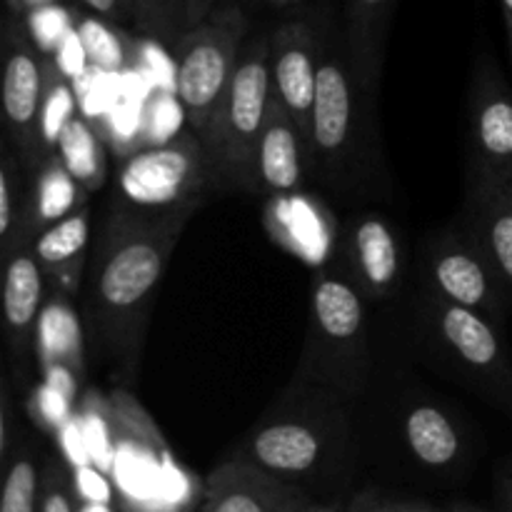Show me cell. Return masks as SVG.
<instances>
[{
  "label": "cell",
  "mask_w": 512,
  "mask_h": 512,
  "mask_svg": "<svg viewBox=\"0 0 512 512\" xmlns=\"http://www.w3.org/2000/svg\"><path fill=\"white\" fill-rule=\"evenodd\" d=\"M198 210L168 218H133L108 208L103 233L85 268L83 323L98 358L135 373L150 305Z\"/></svg>",
  "instance_id": "cell-1"
},
{
  "label": "cell",
  "mask_w": 512,
  "mask_h": 512,
  "mask_svg": "<svg viewBox=\"0 0 512 512\" xmlns=\"http://www.w3.org/2000/svg\"><path fill=\"white\" fill-rule=\"evenodd\" d=\"M353 405L330 390L290 380L288 390L260 415L230 455L300 485V480L315 478L348 455Z\"/></svg>",
  "instance_id": "cell-2"
},
{
  "label": "cell",
  "mask_w": 512,
  "mask_h": 512,
  "mask_svg": "<svg viewBox=\"0 0 512 512\" xmlns=\"http://www.w3.org/2000/svg\"><path fill=\"white\" fill-rule=\"evenodd\" d=\"M410 323L420 355L435 370L512 415V355L500 320L450 303L420 280Z\"/></svg>",
  "instance_id": "cell-3"
},
{
  "label": "cell",
  "mask_w": 512,
  "mask_h": 512,
  "mask_svg": "<svg viewBox=\"0 0 512 512\" xmlns=\"http://www.w3.org/2000/svg\"><path fill=\"white\" fill-rule=\"evenodd\" d=\"M368 335L365 298L353 280L338 270H318L310 285L308 330L293 380L358 403L373 383Z\"/></svg>",
  "instance_id": "cell-4"
},
{
  "label": "cell",
  "mask_w": 512,
  "mask_h": 512,
  "mask_svg": "<svg viewBox=\"0 0 512 512\" xmlns=\"http://www.w3.org/2000/svg\"><path fill=\"white\" fill-rule=\"evenodd\" d=\"M273 103V73H270V35L250 40L235 68L233 83L215 118L210 138L205 140L213 185L258 195L255 158Z\"/></svg>",
  "instance_id": "cell-5"
},
{
  "label": "cell",
  "mask_w": 512,
  "mask_h": 512,
  "mask_svg": "<svg viewBox=\"0 0 512 512\" xmlns=\"http://www.w3.org/2000/svg\"><path fill=\"white\" fill-rule=\"evenodd\" d=\"M373 90L360 80L345 43L325 48L310 123V173L330 188L358 180L365 140V100Z\"/></svg>",
  "instance_id": "cell-6"
},
{
  "label": "cell",
  "mask_w": 512,
  "mask_h": 512,
  "mask_svg": "<svg viewBox=\"0 0 512 512\" xmlns=\"http://www.w3.org/2000/svg\"><path fill=\"white\" fill-rule=\"evenodd\" d=\"M213 185L208 150L188 130L155 148L138 150L118 165L110 208L133 218H168L198 210Z\"/></svg>",
  "instance_id": "cell-7"
},
{
  "label": "cell",
  "mask_w": 512,
  "mask_h": 512,
  "mask_svg": "<svg viewBox=\"0 0 512 512\" xmlns=\"http://www.w3.org/2000/svg\"><path fill=\"white\" fill-rule=\"evenodd\" d=\"M245 18L238 8L213 10L175 38V93L188 128L210 138L243 53Z\"/></svg>",
  "instance_id": "cell-8"
},
{
  "label": "cell",
  "mask_w": 512,
  "mask_h": 512,
  "mask_svg": "<svg viewBox=\"0 0 512 512\" xmlns=\"http://www.w3.org/2000/svg\"><path fill=\"white\" fill-rule=\"evenodd\" d=\"M3 123L8 145L30 175L50 150L43 138V105L50 63L30 43L20 18H10L3 35Z\"/></svg>",
  "instance_id": "cell-9"
},
{
  "label": "cell",
  "mask_w": 512,
  "mask_h": 512,
  "mask_svg": "<svg viewBox=\"0 0 512 512\" xmlns=\"http://www.w3.org/2000/svg\"><path fill=\"white\" fill-rule=\"evenodd\" d=\"M388 425L398 450H403L420 470L450 473L463 468L470 458L473 438L468 420L440 395L423 390L393 395Z\"/></svg>",
  "instance_id": "cell-10"
},
{
  "label": "cell",
  "mask_w": 512,
  "mask_h": 512,
  "mask_svg": "<svg viewBox=\"0 0 512 512\" xmlns=\"http://www.w3.org/2000/svg\"><path fill=\"white\" fill-rule=\"evenodd\" d=\"M420 258H423L420 280L440 298L503 320L512 290L500 280L485 255L465 238L463 230L445 228L428 235Z\"/></svg>",
  "instance_id": "cell-11"
},
{
  "label": "cell",
  "mask_w": 512,
  "mask_h": 512,
  "mask_svg": "<svg viewBox=\"0 0 512 512\" xmlns=\"http://www.w3.org/2000/svg\"><path fill=\"white\" fill-rule=\"evenodd\" d=\"M512 175V90L493 63L475 70L468 118V180L500 185Z\"/></svg>",
  "instance_id": "cell-12"
},
{
  "label": "cell",
  "mask_w": 512,
  "mask_h": 512,
  "mask_svg": "<svg viewBox=\"0 0 512 512\" xmlns=\"http://www.w3.org/2000/svg\"><path fill=\"white\" fill-rule=\"evenodd\" d=\"M263 228L280 250L315 270H328L340 255L343 228L328 203L308 190L270 195L263 208Z\"/></svg>",
  "instance_id": "cell-13"
},
{
  "label": "cell",
  "mask_w": 512,
  "mask_h": 512,
  "mask_svg": "<svg viewBox=\"0 0 512 512\" xmlns=\"http://www.w3.org/2000/svg\"><path fill=\"white\" fill-rule=\"evenodd\" d=\"M343 273L353 280L365 303H388L403 283V248L390 220L380 213H358L340 238Z\"/></svg>",
  "instance_id": "cell-14"
},
{
  "label": "cell",
  "mask_w": 512,
  "mask_h": 512,
  "mask_svg": "<svg viewBox=\"0 0 512 512\" xmlns=\"http://www.w3.org/2000/svg\"><path fill=\"white\" fill-rule=\"evenodd\" d=\"M323 43L315 28L305 20H290L270 33V73L273 90L293 118L310 148L315 90L323 63Z\"/></svg>",
  "instance_id": "cell-15"
},
{
  "label": "cell",
  "mask_w": 512,
  "mask_h": 512,
  "mask_svg": "<svg viewBox=\"0 0 512 512\" xmlns=\"http://www.w3.org/2000/svg\"><path fill=\"white\" fill-rule=\"evenodd\" d=\"M308 505L300 485L228 455L205 478L200 512H303Z\"/></svg>",
  "instance_id": "cell-16"
},
{
  "label": "cell",
  "mask_w": 512,
  "mask_h": 512,
  "mask_svg": "<svg viewBox=\"0 0 512 512\" xmlns=\"http://www.w3.org/2000/svg\"><path fill=\"white\" fill-rule=\"evenodd\" d=\"M48 275L30 248L15 250L5 258L3 280V318L8 335V353L15 373H25L30 353L35 348V328L40 310L50 295Z\"/></svg>",
  "instance_id": "cell-17"
},
{
  "label": "cell",
  "mask_w": 512,
  "mask_h": 512,
  "mask_svg": "<svg viewBox=\"0 0 512 512\" xmlns=\"http://www.w3.org/2000/svg\"><path fill=\"white\" fill-rule=\"evenodd\" d=\"M85 333L83 315L73 305V298L58 290H50L38 328H35V360L45 378L65 380L70 388H78L85 375Z\"/></svg>",
  "instance_id": "cell-18"
},
{
  "label": "cell",
  "mask_w": 512,
  "mask_h": 512,
  "mask_svg": "<svg viewBox=\"0 0 512 512\" xmlns=\"http://www.w3.org/2000/svg\"><path fill=\"white\" fill-rule=\"evenodd\" d=\"M310 148L308 140L298 130L283 103L273 90L268 123L255 158V183L258 195H288L303 190L310 178Z\"/></svg>",
  "instance_id": "cell-19"
},
{
  "label": "cell",
  "mask_w": 512,
  "mask_h": 512,
  "mask_svg": "<svg viewBox=\"0 0 512 512\" xmlns=\"http://www.w3.org/2000/svg\"><path fill=\"white\" fill-rule=\"evenodd\" d=\"M460 230L512 290V210L500 193V185L468 180Z\"/></svg>",
  "instance_id": "cell-20"
},
{
  "label": "cell",
  "mask_w": 512,
  "mask_h": 512,
  "mask_svg": "<svg viewBox=\"0 0 512 512\" xmlns=\"http://www.w3.org/2000/svg\"><path fill=\"white\" fill-rule=\"evenodd\" d=\"M30 250L43 265L50 290L75 298L85 280L90 258V203L43 230Z\"/></svg>",
  "instance_id": "cell-21"
},
{
  "label": "cell",
  "mask_w": 512,
  "mask_h": 512,
  "mask_svg": "<svg viewBox=\"0 0 512 512\" xmlns=\"http://www.w3.org/2000/svg\"><path fill=\"white\" fill-rule=\"evenodd\" d=\"M88 198L90 195L68 173V168L60 163L58 155L50 153L43 160V165L33 173V180H30V198L23 230H20V248H30L43 230H48L50 225L60 223L70 213L83 208Z\"/></svg>",
  "instance_id": "cell-22"
},
{
  "label": "cell",
  "mask_w": 512,
  "mask_h": 512,
  "mask_svg": "<svg viewBox=\"0 0 512 512\" xmlns=\"http://www.w3.org/2000/svg\"><path fill=\"white\" fill-rule=\"evenodd\" d=\"M395 0H345V48L370 90H378Z\"/></svg>",
  "instance_id": "cell-23"
},
{
  "label": "cell",
  "mask_w": 512,
  "mask_h": 512,
  "mask_svg": "<svg viewBox=\"0 0 512 512\" xmlns=\"http://www.w3.org/2000/svg\"><path fill=\"white\" fill-rule=\"evenodd\" d=\"M53 153L88 195L98 193L108 180V150L103 135L80 113L65 123Z\"/></svg>",
  "instance_id": "cell-24"
},
{
  "label": "cell",
  "mask_w": 512,
  "mask_h": 512,
  "mask_svg": "<svg viewBox=\"0 0 512 512\" xmlns=\"http://www.w3.org/2000/svg\"><path fill=\"white\" fill-rule=\"evenodd\" d=\"M25 165L10 145H5L0 160V255L8 258L20 248L25 210H28L30 185L23 175Z\"/></svg>",
  "instance_id": "cell-25"
},
{
  "label": "cell",
  "mask_w": 512,
  "mask_h": 512,
  "mask_svg": "<svg viewBox=\"0 0 512 512\" xmlns=\"http://www.w3.org/2000/svg\"><path fill=\"white\" fill-rule=\"evenodd\" d=\"M40 490H43V473H40L38 455L33 448L13 450L5 463V483L0 512H40Z\"/></svg>",
  "instance_id": "cell-26"
},
{
  "label": "cell",
  "mask_w": 512,
  "mask_h": 512,
  "mask_svg": "<svg viewBox=\"0 0 512 512\" xmlns=\"http://www.w3.org/2000/svg\"><path fill=\"white\" fill-rule=\"evenodd\" d=\"M75 35H78L80 50H83V58L88 60L90 65L100 70H108V73H115V70H123L128 65V43L115 33L113 28L103 25L100 20L83 18L75 25Z\"/></svg>",
  "instance_id": "cell-27"
},
{
  "label": "cell",
  "mask_w": 512,
  "mask_h": 512,
  "mask_svg": "<svg viewBox=\"0 0 512 512\" xmlns=\"http://www.w3.org/2000/svg\"><path fill=\"white\" fill-rule=\"evenodd\" d=\"M135 25L150 38H178L188 28V0H130Z\"/></svg>",
  "instance_id": "cell-28"
},
{
  "label": "cell",
  "mask_w": 512,
  "mask_h": 512,
  "mask_svg": "<svg viewBox=\"0 0 512 512\" xmlns=\"http://www.w3.org/2000/svg\"><path fill=\"white\" fill-rule=\"evenodd\" d=\"M75 113H78V110H75L73 88H70L68 80L63 78V73H58V68L50 63L48 93H45L43 105V138L50 153L55 150V143H58L65 123H68Z\"/></svg>",
  "instance_id": "cell-29"
},
{
  "label": "cell",
  "mask_w": 512,
  "mask_h": 512,
  "mask_svg": "<svg viewBox=\"0 0 512 512\" xmlns=\"http://www.w3.org/2000/svg\"><path fill=\"white\" fill-rule=\"evenodd\" d=\"M40 512H75L73 495H70L68 478L63 465L50 460L43 473V490H40Z\"/></svg>",
  "instance_id": "cell-30"
},
{
  "label": "cell",
  "mask_w": 512,
  "mask_h": 512,
  "mask_svg": "<svg viewBox=\"0 0 512 512\" xmlns=\"http://www.w3.org/2000/svg\"><path fill=\"white\" fill-rule=\"evenodd\" d=\"M348 512H440L423 503H408V500L388 498L378 490H365L350 500Z\"/></svg>",
  "instance_id": "cell-31"
},
{
  "label": "cell",
  "mask_w": 512,
  "mask_h": 512,
  "mask_svg": "<svg viewBox=\"0 0 512 512\" xmlns=\"http://www.w3.org/2000/svg\"><path fill=\"white\" fill-rule=\"evenodd\" d=\"M13 420H15V403H13V388H10V378L5 375L3 385H0V460L3 465L8 463L13 455Z\"/></svg>",
  "instance_id": "cell-32"
},
{
  "label": "cell",
  "mask_w": 512,
  "mask_h": 512,
  "mask_svg": "<svg viewBox=\"0 0 512 512\" xmlns=\"http://www.w3.org/2000/svg\"><path fill=\"white\" fill-rule=\"evenodd\" d=\"M90 13L100 15V18L110 20V23H128L135 20L133 3L130 0H80Z\"/></svg>",
  "instance_id": "cell-33"
},
{
  "label": "cell",
  "mask_w": 512,
  "mask_h": 512,
  "mask_svg": "<svg viewBox=\"0 0 512 512\" xmlns=\"http://www.w3.org/2000/svg\"><path fill=\"white\" fill-rule=\"evenodd\" d=\"M5 5H8L13 18L23 20V18H30V15L40 13V10L53 8V5H58V0H5Z\"/></svg>",
  "instance_id": "cell-34"
},
{
  "label": "cell",
  "mask_w": 512,
  "mask_h": 512,
  "mask_svg": "<svg viewBox=\"0 0 512 512\" xmlns=\"http://www.w3.org/2000/svg\"><path fill=\"white\" fill-rule=\"evenodd\" d=\"M213 5L215 0H188V28L208 18L213 13Z\"/></svg>",
  "instance_id": "cell-35"
},
{
  "label": "cell",
  "mask_w": 512,
  "mask_h": 512,
  "mask_svg": "<svg viewBox=\"0 0 512 512\" xmlns=\"http://www.w3.org/2000/svg\"><path fill=\"white\" fill-rule=\"evenodd\" d=\"M503 5V18H505V30H508V40L512 48V0H500Z\"/></svg>",
  "instance_id": "cell-36"
},
{
  "label": "cell",
  "mask_w": 512,
  "mask_h": 512,
  "mask_svg": "<svg viewBox=\"0 0 512 512\" xmlns=\"http://www.w3.org/2000/svg\"><path fill=\"white\" fill-rule=\"evenodd\" d=\"M503 500H505V508H508V512H512V473L505 475L503 480Z\"/></svg>",
  "instance_id": "cell-37"
},
{
  "label": "cell",
  "mask_w": 512,
  "mask_h": 512,
  "mask_svg": "<svg viewBox=\"0 0 512 512\" xmlns=\"http://www.w3.org/2000/svg\"><path fill=\"white\" fill-rule=\"evenodd\" d=\"M500 193H503L505 203H508V208L512 210V175L508 180H503V183H500Z\"/></svg>",
  "instance_id": "cell-38"
},
{
  "label": "cell",
  "mask_w": 512,
  "mask_h": 512,
  "mask_svg": "<svg viewBox=\"0 0 512 512\" xmlns=\"http://www.w3.org/2000/svg\"><path fill=\"white\" fill-rule=\"evenodd\" d=\"M450 512H488V510H480L470 503H453L450 505Z\"/></svg>",
  "instance_id": "cell-39"
},
{
  "label": "cell",
  "mask_w": 512,
  "mask_h": 512,
  "mask_svg": "<svg viewBox=\"0 0 512 512\" xmlns=\"http://www.w3.org/2000/svg\"><path fill=\"white\" fill-rule=\"evenodd\" d=\"M303 512H338L335 508H323V505H308Z\"/></svg>",
  "instance_id": "cell-40"
},
{
  "label": "cell",
  "mask_w": 512,
  "mask_h": 512,
  "mask_svg": "<svg viewBox=\"0 0 512 512\" xmlns=\"http://www.w3.org/2000/svg\"><path fill=\"white\" fill-rule=\"evenodd\" d=\"M270 5H275V8H288V5L298 3V0H268Z\"/></svg>",
  "instance_id": "cell-41"
},
{
  "label": "cell",
  "mask_w": 512,
  "mask_h": 512,
  "mask_svg": "<svg viewBox=\"0 0 512 512\" xmlns=\"http://www.w3.org/2000/svg\"><path fill=\"white\" fill-rule=\"evenodd\" d=\"M510 53H512V48H510Z\"/></svg>",
  "instance_id": "cell-42"
}]
</instances>
